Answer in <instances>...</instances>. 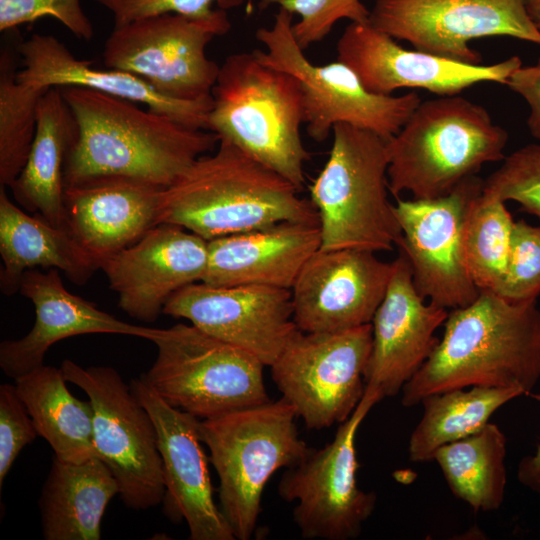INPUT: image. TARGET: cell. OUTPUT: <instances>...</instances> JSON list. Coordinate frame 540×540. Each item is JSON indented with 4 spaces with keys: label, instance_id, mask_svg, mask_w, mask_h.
Listing matches in <instances>:
<instances>
[{
    "label": "cell",
    "instance_id": "cell-1",
    "mask_svg": "<svg viewBox=\"0 0 540 540\" xmlns=\"http://www.w3.org/2000/svg\"><path fill=\"white\" fill-rule=\"evenodd\" d=\"M59 88L78 123L65 164V188L111 177L166 188L219 143L209 130L186 126L136 102L83 87Z\"/></svg>",
    "mask_w": 540,
    "mask_h": 540
},
{
    "label": "cell",
    "instance_id": "cell-2",
    "mask_svg": "<svg viewBox=\"0 0 540 540\" xmlns=\"http://www.w3.org/2000/svg\"><path fill=\"white\" fill-rule=\"evenodd\" d=\"M540 380V308L480 291L453 309L430 357L402 388L401 404L467 387H518L530 393Z\"/></svg>",
    "mask_w": 540,
    "mask_h": 540
},
{
    "label": "cell",
    "instance_id": "cell-3",
    "mask_svg": "<svg viewBox=\"0 0 540 540\" xmlns=\"http://www.w3.org/2000/svg\"><path fill=\"white\" fill-rule=\"evenodd\" d=\"M286 178L219 140L160 195L158 223L206 241L284 221H319L310 200Z\"/></svg>",
    "mask_w": 540,
    "mask_h": 540
},
{
    "label": "cell",
    "instance_id": "cell-4",
    "mask_svg": "<svg viewBox=\"0 0 540 540\" xmlns=\"http://www.w3.org/2000/svg\"><path fill=\"white\" fill-rule=\"evenodd\" d=\"M211 97L208 130L301 190L310 154L300 133L296 78L260 62L253 51L235 53L220 66Z\"/></svg>",
    "mask_w": 540,
    "mask_h": 540
},
{
    "label": "cell",
    "instance_id": "cell-5",
    "mask_svg": "<svg viewBox=\"0 0 540 540\" xmlns=\"http://www.w3.org/2000/svg\"><path fill=\"white\" fill-rule=\"evenodd\" d=\"M507 141L488 111L464 97L421 101L387 142L389 191L396 198L444 196L484 164L503 160Z\"/></svg>",
    "mask_w": 540,
    "mask_h": 540
},
{
    "label": "cell",
    "instance_id": "cell-6",
    "mask_svg": "<svg viewBox=\"0 0 540 540\" xmlns=\"http://www.w3.org/2000/svg\"><path fill=\"white\" fill-rule=\"evenodd\" d=\"M297 417L281 397L200 420L201 440L219 478V507L237 540L253 536L271 476L299 464L312 450L299 437Z\"/></svg>",
    "mask_w": 540,
    "mask_h": 540
},
{
    "label": "cell",
    "instance_id": "cell-7",
    "mask_svg": "<svg viewBox=\"0 0 540 540\" xmlns=\"http://www.w3.org/2000/svg\"><path fill=\"white\" fill-rule=\"evenodd\" d=\"M332 132L328 160L310 186L320 249L390 251L401 230L388 199V140L345 123Z\"/></svg>",
    "mask_w": 540,
    "mask_h": 540
},
{
    "label": "cell",
    "instance_id": "cell-8",
    "mask_svg": "<svg viewBox=\"0 0 540 540\" xmlns=\"http://www.w3.org/2000/svg\"><path fill=\"white\" fill-rule=\"evenodd\" d=\"M152 342L157 356L141 376L172 407L205 420L270 400L258 358L191 323Z\"/></svg>",
    "mask_w": 540,
    "mask_h": 540
},
{
    "label": "cell",
    "instance_id": "cell-9",
    "mask_svg": "<svg viewBox=\"0 0 540 540\" xmlns=\"http://www.w3.org/2000/svg\"><path fill=\"white\" fill-rule=\"evenodd\" d=\"M292 18V14L279 8L272 26L256 32L265 50L253 53L260 62L296 78L308 135L322 142L334 125L345 123L385 140L395 136L422 101L420 96L415 92L400 96L372 93L350 67L338 60L314 65L294 37Z\"/></svg>",
    "mask_w": 540,
    "mask_h": 540
},
{
    "label": "cell",
    "instance_id": "cell-10",
    "mask_svg": "<svg viewBox=\"0 0 540 540\" xmlns=\"http://www.w3.org/2000/svg\"><path fill=\"white\" fill-rule=\"evenodd\" d=\"M230 28L223 9L207 17L140 18L114 26L104 44V65L133 73L173 99L210 100L220 66L207 57L206 47Z\"/></svg>",
    "mask_w": 540,
    "mask_h": 540
},
{
    "label": "cell",
    "instance_id": "cell-11",
    "mask_svg": "<svg viewBox=\"0 0 540 540\" xmlns=\"http://www.w3.org/2000/svg\"><path fill=\"white\" fill-rule=\"evenodd\" d=\"M67 382L80 387L93 407V442L119 486L124 504L135 510L157 506L166 488L153 420L117 370L83 368L66 359Z\"/></svg>",
    "mask_w": 540,
    "mask_h": 540
},
{
    "label": "cell",
    "instance_id": "cell-12",
    "mask_svg": "<svg viewBox=\"0 0 540 540\" xmlns=\"http://www.w3.org/2000/svg\"><path fill=\"white\" fill-rule=\"evenodd\" d=\"M371 323L336 332L298 330L270 366L272 379L309 429L346 421L365 391Z\"/></svg>",
    "mask_w": 540,
    "mask_h": 540
},
{
    "label": "cell",
    "instance_id": "cell-13",
    "mask_svg": "<svg viewBox=\"0 0 540 540\" xmlns=\"http://www.w3.org/2000/svg\"><path fill=\"white\" fill-rule=\"evenodd\" d=\"M378 402L377 395L365 390L333 440L320 449L312 448L304 460L282 474L278 494L288 503L296 502L293 521L302 538L355 539L372 515L377 496L357 484L355 439L362 421Z\"/></svg>",
    "mask_w": 540,
    "mask_h": 540
},
{
    "label": "cell",
    "instance_id": "cell-14",
    "mask_svg": "<svg viewBox=\"0 0 540 540\" xmlns=\"http://www.w3.org/2000/svg\"><path fill=\"white\" fill-rule=\"evenodd\" d=\"M369 23L415 49L480 64L474 39L508 36L540 45L524 0H376Z\"/></svg>",
    "mask_w": 540,
    "mask_h": 540
},
{
    "label": "cell",
    "instance_id": "cell-15",
    "mask_svg": "<svg viewBox=\"0 0 540 540\" xmlns=\"http://www.w3.org/2000/svg\"><path fill=\"white\" fill-rule=\"evenodd\" d=\"M483 186L474 175L438 198H396L397 247L409 262L414 285L426 300L447 310L465 307L480 294L463 261L461 228L470 200Z\"/></svg>",
    "mask_w": 540,
    "mask_h": 540
},
{
    "label": "cell",
    "instance_id": "cell-16",
    "mask_svg": "<svg viewBox=\"0 0 540 540\" xmlns=\"http://www.w3.org/2000/svg\"><path fill=\"white\" fill-rule=\"evenodd\" d=\"M162 313L190 321L269 367L299 330L291 290L263 285L192 283L172 295Z\"/></svg>",
    "mask_w": 540,
    "mask_h": 540
},
{
    "label": "cell",
    "instance_id": "cell-17",
    "mask_svg": "<svg viewBox=\"0 0 540 540\" xmlns=\"http://www.w3.org/2000/svg\"><path fill=\"white\" fill-rule=\"evenodd\" d=\"M337 60L350 67L367 90L382 95H392L401 88H420L452 96L481 82L506 85L522 66L518 56L481 65L408 50L369 21L347 25L337 42Z\"/></svg>",
    "mask_w": 540,
    "mask_h": 540
},
{
    "label": "cell",
    "instance_id": "cell-18",
    "mask_svg": "<svg viewBox=\"0 0 540 540\" xmlns=\"http://www.w3.org/2000/svg\"><path fill=\"white\" fill-rule=\"evenodd\" d=\"M393 263L359 249L316 251L291 288L293 316L303 332H336L371 323Z\"/></svg>",
    "mask_w": 540,
    "mask_h": 540
},
{
    "label": "cell",
    "instance_id": "cell-19",
    "mask_svg": "<svg viewBox=\"0 0 540 540\" xmlns=\"http://www.w3.org/2000/svg\"><path fill=\"white\" fill-rule=\"evenodd\" d=\"M130 389L150 414L157 432L166 511L186 521L191 540H235L213 498L199 418L169 405L142 376L131 380Z\"/></svg>",
    "mask_w": 540,
    "mask_h": 540
},
{
    "label": "cell",
    "instance_id": "cell-20",
    "mask_svg": "<svg viewBox=\"0 0 540 540\" xmlns=\"http://www.w3.org/2000/svg\"><path fill=\"white\" fill-rule=\"evenodd\" d=\"M393 263L385 295L372 325V349L364 373L365 390L380 401L395 396L430 357L439 339L436 330L448 310L417 291L406 257Z\"/></svg>",
    "mask_w": 540,
    "mask_h": 540
},
{
    "label": "cell",
    "instance_id": "cell-21",
    "mask_svg": "<svg viewBox=\"0 0 540 540\" xmlns=\"http://www.w3.org/2000/svg\"><path fill=\"white\" fill-rule=\"evenodd\" d=\"M208 241L182 227L158 224L107 260L104 271L119 307L130 317L154 322L177 291L202 281Z\"/></svg>",
    "mask_w": 540,
    "mask_h": 540
},
{
    "label": "cell",
    "instance_id": "cell-22",
    "mask_svg": "<svg viewBox=\"0 0 540 540\" xmlns=\"http://www.w3.org/2000/svg\"><path fill=\"white\" fill-rule=\"evenodd\" d=\"M19 292L31 300L36 317L24 337L0 344V367L14 380L44 365L48 349L65 338L107 333L154 341L162 330L124 322L72 294L65 288L58 269L26 271Z\"/></svg>",
    "mask_w": 540,
    "mask_h": 540
},
{
    "label": "cell",
    "instance_id": "cell-23",
    "mask_svg": "<svg viewBox=\"0 0 540 540\" xmlns=\"http://www.w3.org/2000/svg\"><path fill=\"white\" fill-rule=\"evenodd\" d=\"M164 188L127 178H98L65 188L64 229L98 269L157 226Z\"/></svg>",
    "mask_w": 540,
    "mask_h": 540
},
{
    "label": "cell",
    "instance_id": "cell-24",
    "mask_svg": "<svg viewBox=\"0 0 540 540\" xmlns=\"http://www.w3.org/2000/svg\"><path fill=\"white\" fill-rule=\"evenodd\" d=\"M22 68L21 83L40 87L77 86L142 103L148 109L197 129L208 130L212 97L205 101H184L167 97L139 76L113 68L93 66L78 59L55 36L33 34L18 45Z\"/></svg>",
    "mask_w": 540,
    "mask_h": 540
},
{
    "label": "cell",
    "instance_id": "cell-25",
    "mask_svg": "<svg viewBox=\"0 0 540 540\" xmlns=\"http://www.w3.org/2000/svg\"><path fill=\"white\" fill-rule=\"evenodd\" d=\"M321 247L319 221H284L208 241L201 282L214 286L263 285L290 289Z\"/></svg>",
    "mask_w": 540,
    "mask_h": 540
},
{
    "label": "cell",
    "instance_id": "cell-26",
    "mask_svg": "<svg viewBox=\"0 0 540 540\" xmlns=\"http://www.w3.org/2000/svg\"><path fill=\"white\" fill-rule=\"evenodd\" d=\"M78 123L57 86L41 97L37 127L24 168L9 186L14 200L27 211L64 229V170L76 141Z\"/></svg>",
    "mask_w": 540,
    "mask_h": 540
},
{
    "label": "cell",
    "instance_id": "cell-27",
    "mask_svg": "<svg viewBox=\"0 0 540 540\" xmlns=\"http://www.w3.org/2000/svg\"><path fill=\"white\" fill-rule=\"evenodd\" d=\"M0 289L19 291L23 274L35 267L58 269L73 283L84 285L98 270L73 237L38 214L29 215L0 189Z\"/></svg>",
    "mask_w": 540,
    "mask_h": 540
},
{
    "label": "cell",
    "instance_id": "cell-28",
    "mask_svg": "<svg viewBox=\"0 0 540 540\" xmlns=\"http://www.w3.org/2000/svg\"><path fill=\"white\" fill-rule=\"evenodd\" d=\"M118 483L98 457L71 463L54 457L39 499L46 540H99L101 521Z\"/></svg>",
    "mask_w": 540,
    "mask_h": 540
},
{
    "label": "cell",
    "instance_id": "cell-29",
    "mask_svg": "<svg viewBox=\"0 0 540 540\" xmlns=\"http://www.w3.org/2000/svg\"><path fill=\"white\" fill-rule=\"evenodd\" d=\"M61 368L45 366L15 380L17 392L31 416L38 435L51 446L55 457L79 463L96 455L93 442V407L74 397Z\"/></svg>",
    "mask_w": 540,
    "mask_h": 540
},
{
    "label": "cell",
    "instance_id": "cell-30",
    "mask_svg": "<svg viewBox=\"0 0 540 540\" xmlns=\"http://www.w3.org/2000/svg\"><path fill=\"white\" fill-rule=\"evenodd\" d=\"M507 439L493 423L440 447L435 460L453 495L475 512L498 510L507 483Z\"/></svg>",
    "mask_w": 540,
    "mask_h": 540
},
{
    "label": "cell",
    "instance_id": "cell-31",
    "mask_svg": "<svg viewBox=\"0 0 540 540\" xmlns=\"http://www.w3.org/2000/svg\"><path fill=\"white\" fill-rule=\"evenodd\" d=\"M525 395L518 387H479L433 393L422 399L423 413L408 443L413 462L433 460L442 446L484 427L507 402Z\"/></svg>",
    "mask_w": 540,
    "mask_h": 540
},
{
    "label": "cell",
    "instance_id": "cell-32",
    "mask_svg": "<svg viewBox=\"0 0 540 540\" xmlns=\"http://www.w3.org/2000/svg\"><path fill=\"white\" fill-rule=\"evenodd\" d=\"M514 220L505 202L484 192L469 202L461 228L465 267L480 291H496L506 271Z\"/></svg>",
    "mask_w": 540,
    "mask_h": 540
},
{
    "label": "cell",
    "instance_id": "cell-33",
    "mask_svg": "<svg viewBox=\"0 0 540 540\" xmlns=\"http://www.w3.org/2000/svg\"><path fill=\"white\" fill-rule=\"evenodd\" d=\"M15 53L0 54V184L10 186L28 159L37 127V109L50 87L17 80Z\"/></svg>",
    "mask_w": 540,
    "mask_h": 540
},
{
    "label": "cell",
    "instance_id": "cell-34",
    "mask_svg": "<svg viewBox=\"0 0 540 540\" xmlns=\"http://www.w3.org/2000/svg\"><path fill=\"white\" fill-rule=\"evenodd\" d=\"M483 191L522 209L540 220V143L517 149L484 180Z\"/></svg>",
    "mask_w": 540,
    "mask_h": 540
},
{
    "label": "cell",
    "instance_id": "cell-35",
    "mask_svg": "<svg viewBox=\"0 0 540 540\" xmlns=\"http://www.w3.org/2000/svg\"><path fill=\"white\" fill-rule=\"evenodd\" d=\"M512 302L536 301L540 295V224L514 221L505 274L494 291Z\"/></svg>",
    "mask_w": 540,
    "mask_h": 540
},
{
    "label": "cell",
    "instance_id": "cell-36",
    "mask_svg": "<svg viewBox=\"0 0 540 540\" xmlns=\"http://www.w3.org/2000/svg\"><path fill=\"white\" fill-rule=\"evenodd\" d=\"M263 3L276 4L299 16L292 24V32L303 50L327 37L338 21L368 22L370 16V10L361 0H263Z\"/></svg>",
    "mask_w": 540,
    "mask_h": 540
},
{
    "label": "cell",
    "instance_id": "cell-37",
    "mask_svg": "<svg viewBox=\"0 0 540 540\" xmlns=\"http://www.w3.org/2000/svg\"><path fill=\"white\" fill-rule=\"evenodd\" d=\"M50 16L61 22L75 37L89 41L94 27L80 0H0V30H12Z\"/></svg>",
    "mask_w": 540,
    "mask_h": 540
},
{
    "label": "cell",
    "instance_id": "cell-38",
    "mask_svg": "<svg viewBox=\"0 0 540 540\" xmlns=\"http://www.w3.org/2000/svg\"><path fill=\"white\" fill-rule=\"evenodd\" d=\"M39 436L16 385H0V487L22 449Z\"/></svg>",
    "mask_w": 540,
    "mask_h": 540
},
{
    "label": "cell",
    "instance_id": "cell-39",
    "mask_svg": "<svg viewBox=\"0 0 540 540\" xmlns=\"http://www.w3.org/2000/svg\"><path fill=\"white\" fill-rule=\"evenodd\" d=\"M99 5L109 10L114 26L131 21L166 13L181 14L189 17H207L216 10V2L221 8L239 4L242 0H96Z\"/></svg>",
    "mask_w": 540,
    "mask_h": 540
},
{
    "label": "cell",
    "instance_id": "cell-40",
    "mask_svg": "<svg viewBox=\"0 0 540 540\" xmlns=\"http://www.w3.org/2000/svg\"><path fill=\"white\" fill-rule=\"evenodd\" d=\"M506 85L529 105L527 126L531 135L540 140V58L534 65L517 68Z\"/></svg>",
    "mask_w": 540,
    "mask_h": 540
},
{
    "label": "cell",
    "instance_id": "cell-41",
    "mask_svg": "<svg viewBox=\"0 0 540 540\" xmlns=\"http://www.w3.org/2000/svg\"><path fill=\"white\" fill-rule=\"evenodd\" d=\"M517 478L523 486L540 495V445L533 454L521 459Z\"/></svg>",
    "mask_w": 540,
    "mask_h": 540
},
{
    "label": "cell",
    "instance_id": "cell-42",
    "mask_svg": "<svg viewBox=\"0 0 540 540\" xmlns=\"http://www.w3.org/2000/svg\"><path fill=\"white\" fill-rule=\"evenodd\" d=\"M524 4L528 16L540 31V0H524Z\"/></svg>",
    "mask_w": 540,
    "mask_h": 540
}]
</instances>
